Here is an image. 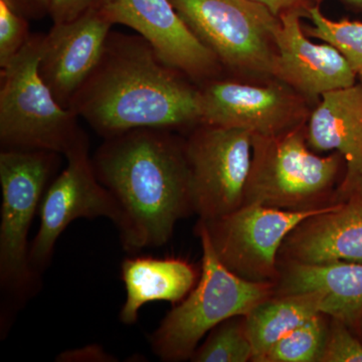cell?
I'll use <instances>...</instances> for the list:
<instances>
[{
    "label": "cell",
    "instance_id": "6da1fadb",
    "mask_svg": "<svg viewBox=\"0 0 362 362\" xmlns=\"http://www.w3.org/2000/svg\"><path fill=\"white\" fill-rule=\"evenodd\" d=\"M185 78L139 35L111 32L70 109L103 139L143 128L194 129L202 124L201 88Z\"/></svg>",
    "mask_w": 362,
    "mask_h": 362
},
{
    "label": "cell",
    "instance_id": "7a4b0ae2",
    "mask_svg": "<svg viewBox=\"0 0 362 362\" xmlns=\"http://www.w3.org/2000/svg\"><path fill=\"white\" fill-rule=\"evenodd\" d=\"M92 162L125 214L126 252L165 246L178 221L194 214L185 140L171 131L143 128L104 139Z\"/></svg>",
    "mask_w": 362,
    "mask_h": 362
},
{
    "label": "cell",
    "instance_id": "3957f363",
    "mask_svg": "<svg viewBox=\"0 0 362 362\" xmlns=\"http://www.w3.org/2000/svg\"><path fill=\"white\" fill-rule=\"evenodd\" d=\"M59 153L47 150L1 149L0 185V337L42 288V276L30 261L28 233L59 165Z\"/></svg>",
    "mask_w": 362,
    "mask_h": 362
},
{
    "label": "cell",
    "instance_id": "277c9868",
    "mask_svg": "<svg viewBox=\"0 0 362 362\" xmlns=\"http://www.w3.org/2000/svg\"><path fill=\"white\" fill-rule=\"evenodd\" d=\"M195 232L202 247L199 281L149 335L152 352L164 362L192 358L206 333L233 317L247 316L275 294V285L250 282L228 270L216 257L201 221Z\"/></svg>",
    "mask_w": 362,
    "mask_h": 362
},
{
    "label": "cell",
    "instance_id": "5b68a950",
    "mask_svg": "<svg viewBox=\"0 0 362 362\" xmlns=\"http://www.w3.org/2000/svg\"><path fill=\"white\" fill-rule=\"evenodd\" d=\"M343 157L319 156L307 143L306 125L280 134L252 135L244 204L303 211L335 204Z\"/></svg>",
    "mask_w": 362,
    "mask_h": 362
},
{
    "label": "cell",
    "instance_id": "8992f818",
    "mask_svg": "<svg viewBox=\"0 0 362 362\" xmlns=\"http://www.w3.org/2000/svg\"><path fill=\"white\" fill-rule=\"evenodd\" d=\"M45 35H32L25 47L0 68L1 149L47 150L65 156L86 135L71 109L59 103L40 77Z\"/></svg>",
    "mask_w": 362,
    "mask_h": 362
},
{
    "label": "cell",
    "instance_id": "52a82bcc",
    "mask_svg": "<svg viewBox=\"0 0 362 362\" xmlns=\"http://www.w3.org/2000/svg\"><path fill=\"white\" fill-rule=\"evenodd\" d=\"M176 11L221 66L273 78L274 33L280 18L252 0H170Z\"/></svg>",
    "mask_w": 362,
    "mask_h": 362
},
{
    "label": "cell",
    "instance_id": "ba28073f",
    "mask_svg": "<svg viewBox=\"0 0 362 362\" xmlns=\"http://www.w3.org/2000/svg\"><path fill=\"white\" fill-rule=\"evenodd\" d=\"M64 156L66 166L45 190L40 206L39 232L30 243V265L42 277L51 264L59 238L78 218H108L120 239L127 230L122 209L98 180L87 135Z\"/></svg>",
    "mask_w": 362,
    "mask_h": 362
},
{
    "label": "cell",
    "instance_id": "9c48e42d",
    "mask_svg": "<svg viewBox=\"0 0 362 362\" xmlns=\"http://www.w3.org/2000/svg\"><path fill=\"white\" fill-rule=\"evenodd\" d=\"M252 151L249 131L209 124L192 130L185 139V152L199 221L218 220L243 206Z\"/></svg>",
    "mask_w": 362,
    "mask_h": 362
},
{
    "label": "cell",
    "instance_id": "30bf717a",
    "mask_svg": "<svg viewBox=\"0 0 362 362\" xmlns=\"http://www.w3.org/2000/svg\"><path fill=\"white\" fill-rule=\"evenodd\" d=\"M333 206L290 211L244 204L223 218L199 221L206 226L214 252L228 270L250 282L276 286L281 274L279 252L286 238L302 221Z\"/></svg>",
    "mask_w": 362,
    "mask_h": 362
},
{
    "label": "cell",
    "instance_id": "8fae6325",
    "mask_svg": "<svg viewBox=\"0 0 362 362\" xmlns=\"http://www.w3.org/2000/svg\"><path fill=\"white\" fill-rule=\"evenodd\" d=\"M307 100L277 80L266 85L214 78L201 88L202 124L252 135L280 134L304 125Z\"/></svg>",
    "mask_w": 362,
    "mask_h": 362
},
{
    "label": "cell",
    "instance_id": "7c38bea8",
    "mask_svg": "<svg viewBox=\"0 0 362 362\" xmlns=\"http://www.w3.org/2000/svg\"><path fill=\"white\" fill-rule=\"evenodd\" d=\"M103 13L134 30L171 68L202 84L218 78V57L188 28L170 0H114Z\"/></svg>",
    "mask_w": 362,
    "mask_h": 362
},
{
    "label": "cell",
    "instance_id": "4fadbf2b",
    "mask_svg": "<svg viewBox=\"0 0 362 362\" xmlns=\"http://www.w3.org/2000/svg\"><path fill=\"white\" fill-rule=\"evenodd\" d=\"M304 14L283 13L274 33L276 58L273 78L289 86L307 101L356 85L357 74L332 45L315 44L301 25Z\"/></svg>",
    "mask_w": 362,
    "mask_h": 362
},
{
    "label": "cell",
    "instance_id": "5bb4252c",
    "mask_svg": "<svg viewBox=\"0 0 362 362\" xmlns=\"http://www.w3.org/2000/svg\"><path fill=\"white\" fill-rule=\"evenodd\" d=\"M113 25L103 11H92L77 20L54 23L45 35L40 77L62 106L70 108L96 69Z\"/></svg>",
    "mask_w": 362,
    "mask_h": 362
},
{
    "label": "cell",
    "instance_id": "9a60e30c",
    "mask_svg": "<svg viewBox=\"0 0 362 362\" xmlns=\"http://www.w3.org/2000/svg\"><path fill=\"white\" fill-rule=\"evenodd\" d=\"M306 138L314 151L334 150L344 159L346 171L335 194V202H345L362 175L361 85L324 94L309 116Z\"/></svg>",
    "mask_w": 362,
    "mask_h": 362
},
{
    "label": "cell",
    "instance_id": "2e32d148",
    "mask_svg": "<svg viewBox=\"0 0 362 362\" xmlns=\"http://www.w3.org/2000/svg\"><path fill=\"white\" fill-rule=\"evenodd\" d=\"M335 261L362 263V206L356 202H339L302 221L279 252L282 264Z\"/></svg>",
    "mask_w": 362,
    "mask_h": 362
},
{
    "label": "cell",
    "instance_id": "e0dca14e",
    "mask_svg": "<svg viewBox=\"0 0 362 362\" xmlns=\"http://www.w3.org/2000/svg\"><path fill=\"white\" fill-rule=\"evenodd\" d=\"M274 295L317 293L321 313L354 327L362 318V263H286Z\"/></svg>",
    "mask_w": 362,
    "mask_h": 362
},
{
    "label": "cell",
    "instance_id": "ac0fdd59",
    "mask_svg": "<svg viewBox=\"0 0 362 362\" xmlns=\"http://www.w3.org/2000/svg\"><path fill=\"white\" fill-rule=\"evenodd\" d=\"M201 272L180 258L131 256L121 265L126 299L119 319L124 325L137 322L140 309L152 302L180 303L192 292Z\"/></svg>",
    "mask_w": 362,
    "mask_h": 362
},
{
    "label": "cell",
    "instance_id": "d6986e66",
    "mask_svg": "<svg viewBox=\"0 0 362 362\" xmlns=\"http://www.w3.org/2000/svg\"><path fill=\"white\" fill-rule=\"evenodd\" d=\"M322 296L317 293L273 295L245 316L252 345V361L263 357L286 335L321 313Z\"/></svg>",
    "mask_w": 362,
    "mask_h": 362
},
{
    "label": "cell",
    "instance_id": "ffe728a7",
    "mask_svg": "<svg viewBox=\"0 0 362 362\" xmlns=\"http://www.w3.org/2000/svg\"><path fill=\"white\" fill-rule=\"evenodd\" d=\"M252 345L245 316L233 317L211 331L206 341L195 349L194 362L252 361Z\"/></svg>",
    "mask_w": 362,
    "mask_h": 362
},
{
    "label": "cell",
    "instance_id": "44dd1931",
    "mask_svg": "<svg viewBox=\"0 0 362 362\" xmlns=\"http://www.w3.org/2000/svg\"><path fill=\"white\" fill-rule=\"evenodd\" d=\"M325 317L317 314L279 340L261 362H320L329 329Z\"/></svg>",
    "mask_w": 362,
    "mask_h": 362
},
{
    "label": "cell",
    "instance_id": "7402d4cb",
    "mask_svg": "<svg viewBox=\"0 0 362 362\" xmlns=\"http://www.w3.org/2000/svg\"><path fill=\"white\" fill-rule=\"evenodd\" d=\"M307 18L311 21L310 28L305 30L308 37L332 45L356 74L362 71V21L330 20L319 4L309 9Z\"/></svg>",
    "mask_w": 362,
    "mask_h": 362
},
{
    "label": "cell",
    "instance_id": "603a6c76",
    "mask_svg": "<svg viewBox=\"0 0 362 362\" xmlns=\"http://www.w3.org/2000/svg\"><path fill=\"white\" fill-rule=\"evenodd\" d=\"M30 37L28 18L7 0H0V68L18 54Z\"/></svg>",
    "mask_w": 362,
    "mask_h": 362
},
{
    "label": "cell",
    "instance_id": "cb8c5ba5",
    "mask_svg": "<svg viewBox=\"0 0 362 362\" xmlns=\"http://www.w3.org/2000/svg\"><path fill=\"white\" fill-rule=\"evenodd\" d=\"M349 326L332 319L320 362H362V344Z\"/></svg>",
    "mask_w": 362,
    "mask_h": 362
},
{
    "label": "cell",
    "instance_id": "d4e9b609",
    "mask_svg": "<svg viewBox=\"0 0 362 362\" xmlns=\"http://www.w3.org/2000/svg\"><path fill=\"white\" fill-rule=\"evenodd\" d=\"M114 0H52L51 16L52 23H62L77 20L92 11H103Z\"/></svg>",
    "mask_w": 362,
    "mask_h": 362
},
{
    "label": "cell",
    "instance_id": "484cf974",
    "mask_svg": "<svg viewBox=\"0 0 362 362\" xmlns=\"http://www.w3.org/2000/svg\"><path fill=\"white\" fill-rule=\"evenodd\" d=\"M62 362H112L116 357L107 354L100 345L90 344L82 349L66 350L56 359Z\"/></svg>",
    "mask_w": 362,
    "mask_h": 362
},
{
    "label": "cell",
    "instance_id": "4316f807",
    "mask_svg": "<svg viewBox=\"0 0 362 362\" xmlns=\"http://www.w3.org/2000/svg\"><path fill=\"white\" fill-rule=\"evenodd\" d=\"M266 6L276 16L280 18L283 13L298 11L307 18L309 9L320 4L321 0H252Z\"/></svg>",
    "mask_w": 362,
    "mask_h": 362
},
{
    "label": "cell",
    "instance_id": "83f0119b",
    "mask_svg": "<svg viewBox=\"0 0 362 362\" xmlns=\"http://www.w3.org/2000/svg\"><path fill=\"white\" fill-rule=\"evenodd\" d=\"M28 20H40L49 16L52 0H7Z\"/></svg>",
    "mask_w": 362,
    "mask_h": 362
},
{
    "label": "cell",
    "instance_id": "f1b7e54d",
    "mask_svg": "<svg viewBox=\"0 0 362 362\" xmlns=\"http://www.w3.org/2000/svg\"><path fill=\"white\" fill-rule=\"evenodd\" d=\"M347 201L354 202L362 206V175L358 181H357L356 185L354 187V190H352L351 194L345 199V202Z\"/></svg>",
    "mask_w": 362,
    "mask_h": 362
},
{
    "label": "cell",
    "instance_id": "f546056e",
    "mask_svg": "<svg viewBox=\"0 0 362 362\" xmlns=\"http://www.w3.org/2000/svg\"><path fill=\"white\" fill-rule=\"evenodd\" d=\"M343 1L347 2L350 6H356L362 11V0H343Z\"/></svg>",
    "mask_w": 362,
    "mask_h": 362
},
{
    "label": "cell",
    "instance_id": "4dcf8cb0",
    "mask_svg": "<svg viewBox=\"0 0 362 362\" xmlns=\"http://www.w3.org/2000/svg\"><path fill=\"white\" fill-rule=\"evenodd\" d=\"M357 77L359 78V85H361L362 89V71L357 74Z\"/></svg>",
    "mask_w": 362,
    "mask_h": 362
}]
</instances>
